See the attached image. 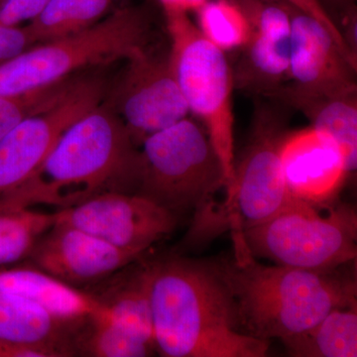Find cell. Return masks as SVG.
<instances>
[{
  "mask_svg": "<svg viewBox=\"0 0 357 357\" xmlns=\"http://www.w3.org/2000/svg\"><path fill=\"white\" fill-rule=\"evenodd\" d=\"M155 351L167 357H263L270 342L241 332L213 263L174 258L149 265Z\"/></svg>",
  "mask_w": 357,
  "mask_h": 357,
  "instance_id": "cell-1",
  "label": "cell"
},
{
  "mask_svg": "<svg viewBox=\"0 0 357 357\" xmlns=\"http://www.w3.org/2000/svg\"><path fill=\"white\" fill-rule=\"evenodd\" d=\"M121 117L100 105L73 122L27 180L0 198V210L55 206L58 211L107 191L137 188L139 151ZM136 192V191H135Z\"/></svg>",
  "mask_w": 357,
  "mask_h": 357,
  "instance_id": "cell-2",
  "label": "cell"
},
{
  "mask_svg": "<svg viewBox=\"0 0 357 357\" xmlns=\"http://www.w3.org/2000/svg\"><path fill=\"white\" fill-rule=\"evenodd\" d=\"M234 256L213 263L229 288L241 332L268 340L311 328L337 307L356 305V282L331 271L256 261L241 231H232Z\"/></svg>",
  "mask_w": 357,
  "mask_h": 357,
  "instance_id": "cell-3",
  "label": "cell"
},
{
  "mask_svg": "<svg viewBox=\"0 0 357 357\" xmlns=\"http://www.w3.org/2000/svg\"><path fill=\"white\" fill-rule=\"evenodd\" d=\"M149 30L147 9L128 6L83 31L30 47L0 64V96L60 83L89 66L126 60L146 48Z\"/></svg>",
  "mask_w": 357,
  "mask_h": 357,
  "instance_id": "cell-4",
  "label": "cell"
},
{
  "mask_svg": "<svg viewBox=\"0 0 357 357\" xmlns=\"http://www.w3.org/2000/svg\"><path fill=\"white\" fill-rule=\"evenodd\" d=\"M174 75L189 112L203 122L222 164L225 197L234 180V74L225 53L204 38L187 13H165Z\"/></svg>",
  "mask_w": 357,
  "mask_h": 357,
  "instance_id": "cell-5",
  "label": "cell"
},
{
  "mask_svg": "<svg viewBox=\"0 0 357 357\" xmlns=\"http://www.w3.org/2000/svg\"><path fill=\"white\" fill-rule=\"evenodd\" d=\"M287 133L285 121L273 109L256 114L252 132L234 168L231 192L218 206L199 208L189 236H220L222 230L241 231L265 222L291 199L282 172L280 149Z\"/></svg>",
  "mask_w": 357,
  "mask_h": 357,
  "instance_id": "cell-6",
  "label": "cell"
},
{
  "mask_svg": "<svg viewBox=\"0 0 357 357\" xmlns=\"http://www.w3.org/2000/svg\"><path fill=\"white\" fill-rule=\"evenodd\" d=\"M255 257L301 269L331 271L356 260L357 215L351 204L317 206L291 198L273 217L241 230Z\"/></svg>",
  "mask_w": 357,
  "mask_h": 357,
  "instance_id": "cell-7",
  "label": "cell"
},
{
  "mask_svg": "<svg viewBox=\"0 0 357 357\" xmlns=\"http://www.w3.org/2000/svg\"><path fill=\"white\" fill-rule=\"evenodd\" d=\"M137 194L172 211L201 208L225 188L222 164L198 123L185 119L143 140Z\"/></svg>",
  "mask_w": 357,
  "mask_h": 357,
  "instance_id": "cell-8",
  "label": "cell"
},
{
  "mask_svg": "<svg viewBox=\"0 0 357 357\" xmlns=\"http://www.w3.org/2000/svg\"><path fill=\"white\" fill-rule=\"evenodd\" d=\"M58 220L139 255L176 225L172 211L137 192L121 191L100 192L58 211Z\"/></svg>",
  "mask_w": 357,
  "mask_h": 357,
  "instance_id": "cell-9",
  "label": "cell"
},
{
  "mask_svg": "<svg viewBox=\"0 0 357 357\" xmlns=\"http://www.w3.org/2000/svg\"><path fill=\"white\" fill-rule=\"evenodd\" d=\"M126 61L115 89V107L136 144L190 112L169 55H154L144 48Z\"/></svg>",
  "mask_w": 357,
  "mask_h": 357,
  "instance_id": "cell-10",
  "label": "cell"
},
{
  "mask_svg": "<svg viewBox=\"0 0 357 357\" xmlns=\"http://www.w3.org/2000/svg\"><path fill=\"white\" fill-rule=\"evenodd\" d=\"M96 82H76L58 102L27 117L0 140V198L20 187L41 165L61 134L100 105Z\"/></svg>",
  "mask_w": 357,
  "mask_h": 357,
  "instance_id": "cell-11",
  "label": "cell"
},
{
  "mask_svg": "<svg viewBox=\"0 0 357 357\" xmlns=\"http://www.w3.org/2000/svg\"><path fill=\"white\" fill-rule=\"evenodd\" d=\"M250 35L234 74V88L268 96L289 79L292 20L285 0H236Z\"/></svg>",
  "mask_w": 357,
  "mask_h": 357,
  "instance_id": "cell-12",
  "label": "cell"
},
{
  "mask_svg": "<svg viewBox=\"0 0 357 357\" xmlns=\"http://www.w3.org/2000/svg\"><path fill=\"white\" fill-rule=\"evenodd\" d=\"M139 257L57 220L39 239L28 260L45 273L77 288L105 280Z\"/></svg>",
  "mask_w": 357,
  "mask_h": 357,
  "instance_id": "cell-13",
  "label": "cell"
},
{
  "mask_svg": "<svg viewBox=\"0 0 357 357\" xmlns=\"http://www.w3.org/2000/svg\"><path fill=\"white\" fill-rule=\"evenodd\" d=\"M280 158L291 198L314 206H328L351 174L335 140L311 126L287 131L282 141Z\"/></svg>",
  "mask_w": 357,
  "mask_h": 357,
  "instance_id": "cell-14",
  "label": "cell"
},
{
  "mask_svg": "<svg viewBox=\"0 0 357 357\" xmlns=\"http://www.w3.org/2000/svg\"><path fill=\"white\" fill-rule=\"evenodd\" d=\"M288 3V2H287ZM292 20L289 79L293 88L317 95L357 91L356 68L345 57L330 31L288 3Z\"/></svg>",
  "mask_w": 357,
  "mask_h": 357,
  "instance_id": "cell-15",
  "label": "cell"
},
{
  "mask_svg": "<svg viewBox=\"0 0 357 357\" xmlns=\"http://www.w3.org/2000/svg\"><path fill=\"white\" fill-rule=\"evenodd\" d=\"M86 321L59 318L34 303L0 292V340L47 347L60 357L75 356Z\"/></svg>",
  "mask_w": 357,
  "mask_h": 357,
  "instance_id": "cell-16",
  "label": "cell"
},
{
  "mask_svg": "<svg viewBox=\"0 0 357 357\" xmlns=\"http://www.w3.org/2000/svg\"><path fill=\"white\" fill-rule=\"evenodd\" d=\"M0 292L29 301L69 321L91 318L105 311L93 294L67 285L31 264L0 267Z\"/></svg>",
  "mask_w": 357,
  "mask_h": 357,
  "instance_id": "cell-17",
  "label": "cell"
},
{
  "mask_svg": "<svg viewBox=\"0 0 357 357\" xmlns=\"http://www.w3.org/2000/svg\"><path fill=\"white\" fill-rule=\"evenodd\" d=\"M268 96L299 110L312 128L328 134L344 155L349 173L357 164V91L340 95H317L282 84Z\"/></svg>",
  "mask_w": 357,
  "mask_h": 357,
  "instance_id": "cell-18",
  "label": "cell"
},
{
  "mask_svg": "<svg viewBox=\"0 0 357 357\" xmlns=\"http://www.w3.org/2000/svg\"><path fill=\"white\" fill-rule=\"evenodd\" d=\"M91 294L102 303L112 323L155 349L149 265L133 268L100 294Z\"/></svg>",
  "mask_w": 357,
  "mask_h": 357,
  "instance_id": "cell-19",
  "label": "cell"
},
{
  "mask_svg": "<svg viewBox=\"0 0 357 357\" xmlns=\"http://www.w3.org/2000/svg\"><path fill=\"white\" fill-rule=\"evenodd\" d=\"M281 342L291 356L356 357V305L333 309L311 328Z\"/></svg>",
  "mask_w": 357,
  "mask_h": 357,
  "instance_id": "cell-20",
  "label": "cell"
},
{
  "mask_svg": "<svg viewBox=\"0 0 357 357\" xmlns=\"http://www.w3.org/2000/svg\"><path fill=\"white\" fill-rule=\"evenodd\" d=\"M58 211L42 213L33 208L0 210V267L28 259L39 239L57 222Z\"/></svg>",
  "mask_w": 357,
  "mask_h": 357,
  "instance_id": "cell-21",
  "label": "cell"
},
{
  "mask_svg": "<svg viewBox=\"0 0 357 357\" xmlns=\"http://www.w3.org/2000/svg\"><path fill=\"white\" fill-rule=\"evenodd\" d=\"M154 351L153 347L112 323L107 310L86 321L77 340V356L143 357Z\"/></svg>",
  "mask_w": 357,
  "mask_h": 357,
  "instance_id": "cell-22",
  "label": "cell"
},
{
  "mask_svg": "<svg viewBox=\"0 0 357 357\" xmlns=\"http://www.w3.org/2000/svg\"><path fill=\"white\" fill-rule=\"evenodd\" d=\"M198 28L204 38L223 53L243 48L250 24L236 0H206L197 11Z\"/></svg>",
  "mask_w": 357,
  "mask_h": 357,
  "instance_id": "cell-23",
  "label": "cell"
},
{
  "mask_svg": "<svg viewBox=\"0 0 357 357\" xmlns=\"http://www.w3.org/2000/svg\"><path fill=\"white\" fill-rule=\"evenodd\" d=\"M74 84L68 79L17 95L0 96V140L27 117L58 102Z\"/></svg>",
  "mask_w": 357,
  "mask_h": 357,
  "instance_id": "cell-24",
  "label": "cell"
},
{
  "mask_svg": "<svg viewBox=\"0 0 357 357\" xmlns=\"http://www.w3.org/2000/svg\"><path fill=\"white\" fill-rule=\"evenodd\" d=\"M75 0H49L46 6L25 26L33 42H48L68 36Z\"/></svg>",
  "mask_w": 357,
  "mask_h": 357,
  "instance_id": "cell-25",
  "label": "cell"
},
{
  "mask_svg": "<svg viewBox=\"0 0 357 357\" xmlns=\"http://www.w3.org/2000/svg\"><path fill=\"white\" fill-rule=\"evenodd\" d=\"M291 6L300 9L303 13L309 14L314 20H318L321 25L325 26L326 29L330 31L333 39L337 42L340 50L344 54L345 57L349 59L352 66L357 68V58L352 55L351 52L347 48L342 33L340 31L337 23L333 21L332 16L326 10V7L323 6L321 0H285Z\"/></svg>",
  "mask_w": 357,
  "mask_h": 357,
  "instance_id": "cell-26",
  "label": "cell"
},
{
  "mask_svg": "<svg viewBox=\"0 0 357 357\" xmlns=\"http://www.w3.org/2000/svg\"><path fill=\"white\" fill-rule=\"evenodd\" d=\"M112 0H75L68 35L83 31L95 25L107 13Z\"/></svg>",
  "mask_w": 357,
  "mask_h": 357,
  "instance_id": "cell-27",
  "label": "cell"
},
{
  "mask_svg": "<svg viewBox=\"0 0 357 357\" xmlns=\"http://www.w3.org/2000/svg\"><path fill=\"white\" fill-rule=\"evenodd\" d=\"M49 0H3L0 3V24L20 26L29 22Z\"/></svg>",
  "mask_w": 357,
  "mask_h": 357,
  "instance_id": "cell-28",
  "label": "cell"
},
{
  "mask_svg": "<svg viewBox=\"0 0 357 357\" xmlns=\"http://www.w3.org/2000/svg\"><path fill=\"white\" fill-rule=\"evenodd\" d=\"M33 44L25 26L0 24V64L22 53Z\"/></svg>",
  "mask_w": 357,
  "mask_h": 357,
  "instance_id": "cell-29",
  "label": "cell"
},
{
  "mask_svg": "<svg viewBox=\"0 0 357 357\" xmlns=\"http://www.w3.org/2000/svg\"><path fill=\"white\" fill-rule=\"evenodd\" d=\"M0 357H60L57 352L38 345L0 340Z\"/></svg>",
  "mask_w": 357,
  "mask_h": 357,
  "instance_id": "cell-30",
  "label": "cell"
},
{
  "mask_svg": "<svg viewBox=\"0 0 357 357\" xmlns=\"http://www.w3.org/2000/svg\"><path fill=\"white\" fill-rule=\"evenodd\" d=\"M349 13L345 14L344 21L345 30L342 31V36L349 50L351 52L354 57L357 58L356 13L354 7L349 6Z\"/></svg>",
  "mask_w": 357,
  "mask_h": 357,
  "instance_id": "cell-31",
  "label": "cell"
},
{
  "mask_svg": "<svg viewBox=\"0 0 357 357\" xmlns=\"http://www.w3.org/2000/svg\"><path fill=\"white\" fill-rule=\"evenodd\" d=\"M164 13H189L197 11L206 3V0H159Z\"/></svg>",
  "mask_w": 357,
  "mask_h": 357,
  "instance_id": "cell-32",
  "label": "cell"
},
{
  "mask_svg": "<svg viewBox=\"0 0 357 357\" xmlns=\"http://www.w3.org/2000/svg\"><path fill=\"white\" fill-rule=\"evenodd\" d=\"M326 1H330L331 3L337 4V6H342L347 7L349 6V3H351L354 0H326Z\"/></svg>",
  "mask_w": 357,
  "mask_h": 357,
  "instance_id": "cell-33",
  "label": "cell"
},
{
  "mask_svg": "<svg viewBox=\"0 0 357 357\" xmlns=\"http://www.w3.org/2000/svg\"><path fill=\"white\" fill-rule=\"evenodd\" d=\"M2 1H3V0H0V3H1Z\"/></svg>",
  "mask_w": 357,
  "mask_h": 357,
  "instance_id": "cell-34",
  "label": "cell"
}]
</instances>
